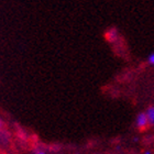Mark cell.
Listing matches in <instances>:
<instances>
[{
	"instance_id": "cell-1",
	"label": "cell",
	"mask_w": 154,
	"mask_h": 154,
	"mask_svg": "<svg viewBox=\"0 0 154 154\" xmlns=\"http://www.w3.org/2000/svg\"><path fill=\"white\" fill-rule=\"evenodd\" d=\"M135 125L138 127L140 130H143L148 127L149 125V120H148V117H146V113L145 112H141L139 113L137 119H135Z\"/></svg>"
},
{
	"instance_id": "cell-7",
	"label": "cell",
	"mask_w": 154,
	"mask_h": 154,
	"mask_svg": "<svg viewBox=\"0 0 154 154\" xmlns=\"http://www.w3.org/2000/svg\"><path fill=\"white\" fill-rule=\"evenodd\" d=\"M144 154H151V152H150V151H146V152H145Z\"/></svg>"
},
{
	"instance_id": "cell-2",
	"label": "cell",
	"mask_w": 154,
	"mask_h": 154,
	"mask_svg": "<svg viewBox=\"0 0 154 154\" xmlns=\"http://www.w3.org/2000/svg\"><path fill=\"white\" fill-rule=\"evenodd\" d=\"M106 38H107V41L108 42H116L117 41V38H118V31L116 29H112V30H110L109 32H107L106 34Z\"/></svg>"
},
{
	"instance_id": "cell-5",
	"label": "cell",
	"mask_w": 154,
	"mask_h": 154,
	"mask_svg": "<svg viewBox=\"0 0 154 154\" xmlns=\"http://www.w3.org/2000/svg\"><path fill=\"white\" fill-rule=\"evenodd\" d=\"M2 128H3V121H2V119L0 118V131L2 130Z\"/></svg>"
},
{
	"instance_id": "cell-6",
	"label": "cell",
	"mask_w": 154,
	"mask_h": 154,
	"mask_svg": "<svg viewBox=\"0 0 154 154\" xmlns=\"http://www.w3.org/2000/svg\"><path fill=\"white\" fill-rule=\"evenodd\" d=\"M35 154H46V153H45L43 150H38V151L35 152Z\"/></svg>"
},
{
	"instance_id": "cell-4",
	"label": "cell",
	"mask_w": 154,
	"mask_h": 154,
	"mask_svg": "<svg viewBox=\"0 0 154 154\" xmlns=\"http://www.w3.org/2000/svg\"><path fill=\"white\" fill-rule=\"evenodd\" d=\"M148 62H149V64H150V65L154 66V53H151V54L149 55Z\"/></svg>"
},
{
	"instance_id": "cell-3",
	"label": "cell",
	"mask_w": 154,
	"mask_h": 154,
	"mask_svg": "<svg viewBox=\"0 0 154 154\" xmlns=\"http://www.w3.org/2000/svg\"><path fill=\"white\" fill-rule=\"evenodd\" d=\"M146 117H148L149 120V125H154V106L150 107L148 110H146Z\"/></svg>"
}]
</instances>
